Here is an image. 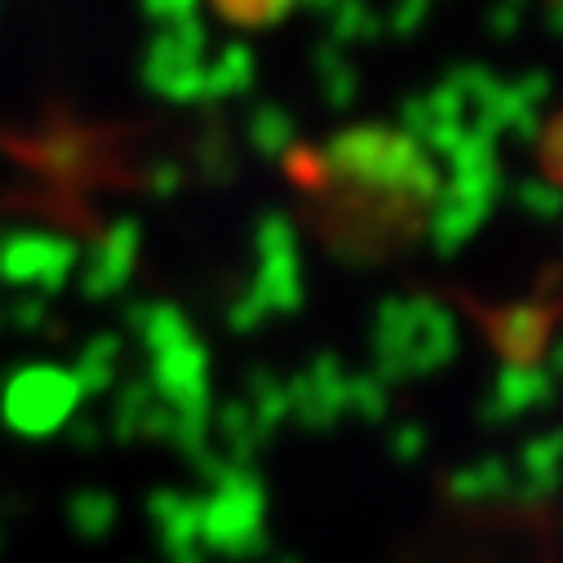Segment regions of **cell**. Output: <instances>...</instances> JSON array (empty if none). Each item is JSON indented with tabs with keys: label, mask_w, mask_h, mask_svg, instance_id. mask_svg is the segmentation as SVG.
<instances>
[{
	"label": "cell",
	"mask_w": 563,
	"mask_h": 563,
	"mask_svg": "<svg viewBox=\"0 0 563 563\" xmlns=\"http://www.w3.org/2000/svg\"><path fill=\"white\" fill-rule=\"evenodd\" d=\"M324 235L346 257H382L431 222L440 178L399 129H346L324 147Z\"/></svg>",
	"instance_id": "1"
},
{
	"label": "cell",
	"mask_w": 563,
	"mask_h": 563,
	"mask_svg": "<svg viewBox=\"0 0 563 563\" xmlns=\"http://www.w3.org/2000/svg\"><path fill=\"white\" fill-rule=\"evenodd\" d=\"M449 165V187L435 196V209H431V244L440 253H453L462 249L488 218V209L497 205L501 196V161H497V143L479 133H466L462 143L444 156Z\"/></svg>",
	"instance_id": "2"
},
{
	"label": "cell",
	"mask_w": 563,
	"mask_h": 563,
	"mask_svg": "<svg viewBox=\"0 0 563 563\" xmlns=\"http://www.w3.org/2000/svg\"><path fill=\"white\" fill-rule=\"evenodd\" d=\"M377 351L390 368H431L453 355V316L431 298H386L377 311Z\"/></svg>",
	"instance_id": "3"
},
{
	"label": "cell",
	"mask_w": 563,
	"mask_h": 563,
	"mask_svg": "<svg viewBox=\"0 0 563 563\" xmlns=\"http://www.w3.org/2000/svg\"><path fill=\"white\" fill-rule=\"evenodd\" d=\"M205 49H209V32L200 19L161 27V36L147 45V58H143V85L169 102H196L205 63H209Z\"/></svg>",
	"instance_id": "4"
},
{
	"label": "cell",
	"mask_w": 563,
	"mask_h": 563,
	"mask_svg": "<svg viewBox=\"0 0 563 563\" xmlns=\"http://www.w3.org/2000/svg\"><path fill=\"white\" fill-rule=\"evenodd\" d=\"M76 266H80V249L67 235H49V231L0 235V279L5 285L54 294L58 285H67Z\"/></svg>",
	"instance_id": "5"
},
{
	"label": "cell",
	"mask_w": 563,
	"mask_h": 563,
	"mask_svg": "<svg viewBox=\"0 0 563 563\" xmlns=\"http://www.w3.org/2000/svg\"><path fill=\"white\" fill-rule=\"evenodd\" d=\"M257 279L253 289L266 298L271 311H294L302 302V257H298V231L285 213H266L257 222Z\"/></svg>",
	"instance_id": "6"
},
{
	"label": "cell",
	"mask_w": 563,
	"mask_h": 563,
	"mask_svg": "<svg viewBox=\"0 0 563 563\" xmlns=\"http://www.w3.org/2000/svg\"><path fill=\"white\" fill-rule=\"evenodd\" d=\"M399 133H408L427 156L444 161L471 133V115L449 85H435L431 93H417L412 102H404V129Z\"/></svg>",
	"instance_id": "7"
},
{
	"label": "cell",
	"mask_w": 563,
	"mask_h": 563,
	"mask_svg": "<svg viewBox=\"0 0 563 563\" xmlns=\"http://www.w3.org/2000/svg\"><path fill=\"white\" fill-rule=\"evenodd\" d=\"M137 249H143V227H137L133 218L111 222L93 240L89 257L80 262V289H85V298H111V294H120L124 279L133 275Z\"/></svg>",
	"instance_id": "8"
},
{
	"label": "cell",
	"mask_w": 563,
	"mask_h": 563,
	"mask_svg": "<svg viewBox=\"0 0 563 563\" xmlns=\"http://www.w3.org/2000/svg\"><path fill=\"white\" fill-rule=\"evenodd\" d=\"M71 395H76V386H71L67 373H58V368H32V373H23L14 382L10 412H14L19 427L45 431V427H54V421L71 408Z\"/></svg>",
	"instance_id": "9"
},
{
	"label": "cell",
	"mask_w": 563,
	"mask_h": 563,
	"mask_svg": "<svg viewBox=\"0 0 563 563\" xmlns=\"http://www.w3.org/2000/svg\"><path fill=\"white\" fill-rule=\"evenodd\" d=\"M545 98H550V76L545 71H528L519 80H501V98H497V111H493L497 133L532 137L537 124H541Z\"/></svg>",
	"instance_id": "10"
},
{
	"label": "cell",
	"mask_w": 563,
	"mask_h": 563,
	"mask_svg": "<svg viewBox=\"0 0 563 563\" xmlns=\"http://www.w3.org/2000/svg\"><path fill=\"white\" fill-rule=\"evenodd\" d=\"M253 76H257L253 49H249V45H222V49L205 63L200 98H209V102L240 98V93H249V89H253Z\"/></svg>",
	"instance_id": "11"
},
{
	"label": "cell",
	"mask_w": 563,
	"mask_h": 563,
	"mask_svg": "<svg viewBox=\"0 0 563 563\" xmlns=\"http://www.w3.org/2000/svg\"><path fill=\"white\" fill-rule=\"evenodd\" d=\"M137 338H143L152 351H169V346H183L187 342V320L178 307L169 302H147V307H133L129 311Z\"/></svg>",
	"instance_id": "12"
},
{
	"label": "cell",
	"mask_w": 563,
	"mask_h": 563,
	"mask_svg": "<svg viewBox=\"0 0 563 563\" xmlns=\"http://www.w3.org/2000/svg\"><path fill=\"white\" fill-rule=\"evenodd\" d=\"M316 85H320L329 107H351L355 89H360V71H355V63L338 45H324L320 58H316Z\"/></svg>",
	"instance_id": "13"
},
{
	"label": "cell",
	"mask_w": 563,
	"mask_h": 563,
	"mask_svg": "<svg viewBox=\"0 0 563 563\" xmlns=\"http://www.w3.org/2000/svg\"><path fill=\"white\" fill-rule=\"evenodd\" d=\"M294 115L285 111V107H257L253 115H249V143H253V152L257 156H285L289 147H294Z\"/></svg>",
	"instance_id": "14"
},
{
	"label": "cell",
	"mask_w": 563,
	"mask_h": 563,
	"mask_svg": "<svg viewBox=\"0 0 563 563\" xmlns=\"http://www.w3.org/2000/svg\"><path fill=\"white\" fill-rule=\"evenodd\" d=\"M329 32L333 41L351 45V41H368L382 32V14L368 5V0H338V5L329 10Z\"/></svg>",
	"instance_id": "15"
},
{
	"label": "cell",
	"mask_w": 563,
	"mask_h": 563,
	"mask_svg": "<svg viewBox=\"0 0 563 563\" xmlns=\"http://www.w3.org/2000/svg\"><path fill=\"white\" fill-rule=\"evenodd\" d=\"M515 205H519L528 218H537V222H554V218L563 213V191H559L554 183H545V178H523V183L515 187Z\"/></svg>",
	"instance_id": "16"
},
{
	"label": "cell",
	"mask_w": 563,
	"mask_h": 563,
	"mask_svg": "<svg viewBox=\"0 0 563 563\" xmlns=\"http://www.w3.org/2000/svg\"><path fill=\"white\" fill-rule=\"evenodd\" d=\"M294 0H218V10L231 14V23H275Z\"/></svg>",
	"instance_id": "17"
},
{
	"label": "cell",
	"mask_w": 563,
	"mask_h": 563,
	"mask_svg": "<svg viewBox=\"0 0 563 563\" xmlns=\"http://www.w3.org/2000/svg\"><path fill=\"white\" fill-rule=\"evenodd\" d=\"M528 10H532V0H497V5L488 10V32L493 36H515L523 27Z\"/></svg>",
	"instance_id": "18"
},
{
	"label": "cell",
	"mask_w": 563,
	"mask_h": 563,
	"mask_svg": "<svg viewBox=\"0 0 563 563\" xmlns=\"http://www.w3.org/2000/svg\"><path fill=\"white\" fill-rule=\"evenodd\" d=\"M137 5H143V14H147L156 27H174V23H183V19H196L200 0H137Z\"/></svg>",
	"instance_id": "19"
},
{
	"label": "cell",
	"mask_w": 563,
	"mask_h": 563,
	"mask_svg": "<svg viewBox=\"0 0 563 563\" xmlns=\"http://www.w3.org/2000/svg\"><path fill=\"white\" fill-rule=\"evenodd\" d=\"M111 355H115V342H111V338H98V342L85 351V364H80V368H85V382H89V386H102V382H107Z\"/></svg>",
	"instance_id": "20"
},
{
	"label": "cell",
	"mask_w": 563,
	"mask_h": 563,
	"mask_svg": "<svg viewBox=\"0 0 563 563\" xmlns=\"http://www.w3.org/2000/svg\"><path fill=\"white\" fill-rule=\"evenodd\" d=\"M14 320H19L23 329H36V324L45 320V302H41V298H23V302L14 307Z\"/></svg>",
	"instance_id": "21"
},
{
	"label": "cell",
	"mask_w": 563,
	"mask_h": 563,
	"mask_svg": "<svg viewBox=\"0 0 563 563\" xmlns=\"http://www.w3.org/2000/svg\"><path fill=\"white\" fill-rule=\"evenodd\" d=\"M545 23H550V32H563V0H550L545 5Z\"/></svg>",
	"instance_id": "22"
},
{
	"label": "cell",
	"mask_w": 563,
	"mask_h": 563,
	"mask_svg": "<svg viewBox=\"0 0 563 563\" xmlns=\"http://www.w3.org/2000/svg\"><path fill=\"white\" fill-rule=\"evenodd\" d=\"M302 5H307V10H316V14H329V10L338 5V0H302Z\"/></svg>",
	"instance_id": "23"
},
{
	"label": "cell",
	"mask_w": 563,
	"mask_h": 563,
	"mask_svg": "<svg viewBox=\"0 0 563 563\" xmlns=\"http://www.w3.org/2000/svg\"><path fill=\"white\" fill-rule=\"evenodd\" d=\"M554 364H559V368H563V338H559V342H554Z\"/></svg>",
	"instance_id": "24"
},
{
	"label": "cell",
	"mask_w": 563,
	"mask_h": 563,
	"mask_svg": "<svg viewBox=\"0 0 563 563\" xmlns=\"http://www.w3.org/2000/svg\"><path fill=\"white\" fill-rule=\"evenodd\" d=\"M431 5H435V0H431Z\"/></svg>",
	"instance_id": "25"
}]
</instances>
